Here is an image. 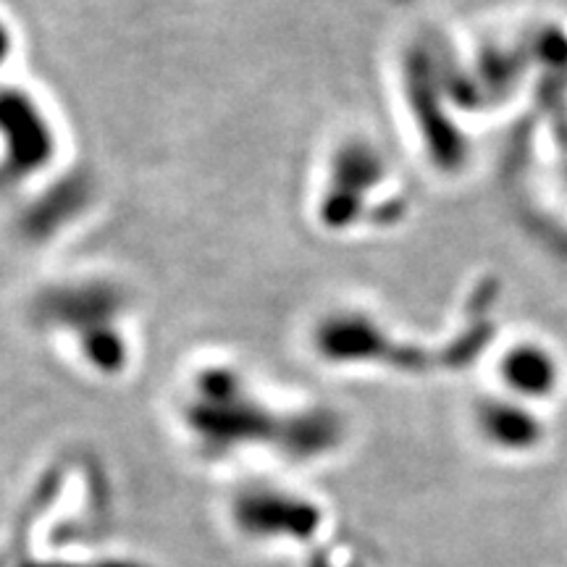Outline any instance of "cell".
I'll return each instance as SVG.
<instances>
[{
    "label": "cell",
    "mask_w": 567,
    "mask_h": 567,
    "mask_svg": "<svg viewBox=\"0 0 567 567\" xmlns=\"http://www.w3.org/2000/svg\"><path fill=\"white\" fill-rule=\"evenodd\" d=\"M11 51H13V34L9 30V24L0 19V66H3V61L9 59Z\"/></svg>",
    "instance_id": "cell-2"
},
{
    "label": "cell",
    "mask_w": 567,
    "mask_h": 567,
    "mask_svg": "<svg viewBox=\"0 0 567 567\" xmlns=\"http://www.w3.org/2000/svg\"><path fill=\"white\" fill-rule=\"evenodd\" d=\"M507 375L523 392H544V389L551 386V379H555L549 360H544V354L530 350V347L509 354Z\"/></svg>",
    "instance_id": "cell-1"
}]
</instances>
